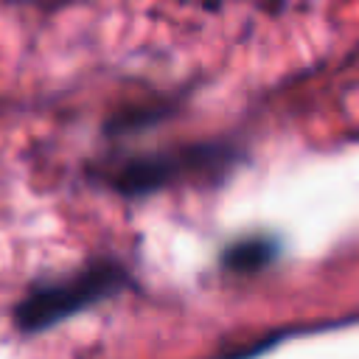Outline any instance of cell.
Returning <instances> with one entry per match:
<instances>
[{"mask_svg": "<svg viewBox=\"0 0 359 359\" xmlns=\"http://www.w3.org/2000/svg\"><path fill=\"white\" fill-rule=\"evenodd\" d=\"M241 163V151L230 143H191L163 151L129 154L98 171V180L126 199L157 194L182 180H222Z\"/></svg>", "mask_w": 359, "mask_h": 359, "instance_id": "obj_1", "label": "cell"}, {"mask_svg": "<svg viewBox=\"0 0 359 359\" xmlns=\"http://www.w3.org/2000/svg\"><path fill=\"white\" fill-rule=\"evenodd\" d=\"M132 286V275L123 264L101 258L81 266L73 275L34 283L14 309V323L22 334L48 331L79 311H87Z\"/></svg>", "mask_w": 359, "mask_h": 359, "instance_id": "obj_2", "label": "cell"}, {"mask_svg": "<svg viewBox=\"0 0 359 359\" xmlns=\"http://www.w3.org/2000/svg\"><path fill=\"white\" fill-rule=\"evenodd\" d=\"M278 241L272 236H247L238 238L233 244H227L219 255L222 269L233 272V275H252L261 272L264 266H269L278 258Z\"/></svg>", "mask_w": 359, "mask_h": 359, "instance_id": "obj_3", "label": "cell"}, {"mask_svg": "<svg viewBox=\"0 0 359 359\" xmlns=\"http://www.w3.org/2000/svg\"><path fill=\"white\" fill-rule=\"evenodd\" d=\"M171 109L168 107H126L121 112H115L104 132L109 137H123V135H135V132H143V129H151L157 126L163 118H168Z\"/></svg>", "mask_w": 359, "mask_h": 359, "instance_id": "obj_4", "label": "cell"}, {"mask_svg": "<svg viewBox=\"0 0 359 359\" xmlns=\"http://www.w3.org/2000/svg\"><path fill=\"white\" fill-rule=\"evenodd\" d=\"M182 3H199V6H205V8H210V11H216V8L222 6V0H182Z\"/></svg>", "mask_w": 359, "mask_h": 359, "instance_id": "obj_5", "label": "cell"}]
</instances>
